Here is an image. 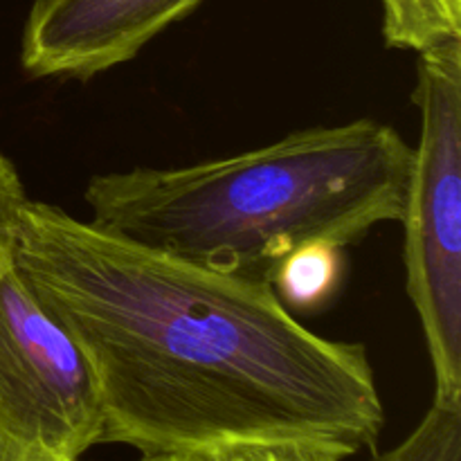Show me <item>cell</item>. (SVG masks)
<instances>
[{
    "label": "cell",
    "mask_w": 461,
    "mask_h": 461,
    "mask_svg": "<svg viewBox=\"0 0 461 461\" xmlns=\"http://www.w3.org/2000/svg\"><path fill=\"white\" fill-rule=\"evenodd\" d=\"M412 144L390 124L311 126L237 156L97 174L90 223L205 268L270 282L309 243L351 248L399 223Z\"/></svg>",
    "instance_id": "obj_2"
},
{
    "label": "cell",
    "mask_w": 461,
    "mask_h": 461,
    "mask_svg": "<svg viewBox=\"0 0 461 461\" xmlns=\"http://www.w3.org/2000/svg\"><path fill=\"white\" fill-rule=\"evenodd\" d=\"M372 461H461V401L432 399L417 428Z\"/></svg>",
    "instance_id": "obj_8"
},
{
    "label": "cell",
    "mask_w": 461,
    "mask_h": 461,
    "mask_svg": "<svg viewBox=\"0 0 461 461\" xmlns=\"http://www.w3.org/2000/svg\"><path fill=\"white\" fill-rule=\"evenodd\" d=\"M32 461H66V459H59V457H39V459H32Z\"/></svg>",
    "instance_id": "obj_12"
},
{
    "label": "cell",
    "mask_w": 461,
    "mask_h": 461,
    "mask_svg": "<svg viewBox=\"0 0 461 461\" xmlns=\"http://www.w3.org/2000/svg\"><path fill=\"white\" fill-rule=\"evenodd\" d=\"M403 214L405 291L421 322L435 399L461 401V39L419 52Z\"/></svg>",
    "instance_id": "obj_3"
},
{
    "label": "cell",
    "mask_w": 461,
    "mask_h": 461,
    "mask_svg": "<svg viewBox=\"0 0 461 461\" xmlns=\"http://www.w3.org/2000/svg\"><path fill=\"white\" fill-rule=\"evenodd\" d=\"M203 0H34L21 66L34 79L88 81L133 61Z\"/></svg>",
    "instance_id": "obj_5"
},
{
    "label": "cell",
    "mask_w": 461,
    "mask_h": 461,
    "mask_svg": "<svg viewBox=\"0 0 461 461\" xmlns=\"http://www.w3.org/2000/svg\"><path fill=\"white\" fill-rule=\"evenodd\" d=\"M383 36L390 48L423 52L461 39V0H381Z\"/></svg>",
    "instance_id": "obj_7"
},
{
    "label": "cell",
    "mask_w": 461,
    "mask_h": 461,
    "mask_svg": "<svg viewBox=\"0 0 461 461\" xmlns=\"http://www.w3.org/2000/svg\"><path fill=\"white\" fill-rule=\"evenodd\" d=\"M14 250L90 365L102 444L201 457L273 441L376 448L385 410L365 345L306 329L270 282L39 201L23 212Z\"/></svg>",
    "instance_id": "obj_1"
},
{
    "label": "cell",
    "mask_w": 461,
    "mask_h": 461,
    "mask_svg": "<svg viewBox=\"0 0 461 461\" xmlns=\"http://www.w3.org/2000/svg\"><path fill=\"white\" fill-rule=\"evenodd\" d=\"M354 453L320 441H273L237 446L219 453L214 461H347Z\"/></svg>",
    "instance_id": "obj_9"
},
{
    "label": "cell",
    "mask_w": 461,
    "mask_h": 461,
    "mask_svg": "<svg viewBox=\"0 0 461 461\" xmlns=\"http://www.w3.org/2000/svg\"><path fill=\"white\" fill-rule=\"evenodd\" d=\"M30 201L16 165L0 153V246L16 241L23 212Z\"/></svg>",
    "instance_id": "obj_10"
},
{
    "label": "cell",
    "mask_w": 461,
    "mask_h": 461,
    "mask_svg": "<svg viewBox=\"0 0 461 461\" xmlns=\"http://www.w3.org/2000/svg\"><path fill=\"white\" fill-rule=\"evenodd\" d=\"M345 248L309 243L288 252L270 275V286L293 315L318 313L336 300L345 277Z\"/></svg>",
    "instance_id": "obj_6"
},
{
    "label": "cell",
    "mask_w": 461,
    "mask_h": 461,
    "mask_svg": "<svg viewBox=\"0 0 461 461\" xmlns=\"http://www.w3.org/2000/svg\"><path fill=\"white\" fill-rule=\"evenodd\" d=\"M140 461H214L212 457L201 455H142Z\"/></svg>",
    "instance_id": "obj_11"
},
{
    "label": "cell",
    "mask_w": 461,
    "mask_h": 461,
    "mask_svg": "<svg viewBox=\"0 0 461 461\" xmlns=\"http://www.w3.org/2000/svg\"><path fill=\"white\" fill-rule=\"evenodd\" d=\"M14 243L0 246V461H79L104 437L95 376L23 275Z\"/></svg>",
    "instance_id": "obj_4"
}]
</instances>
